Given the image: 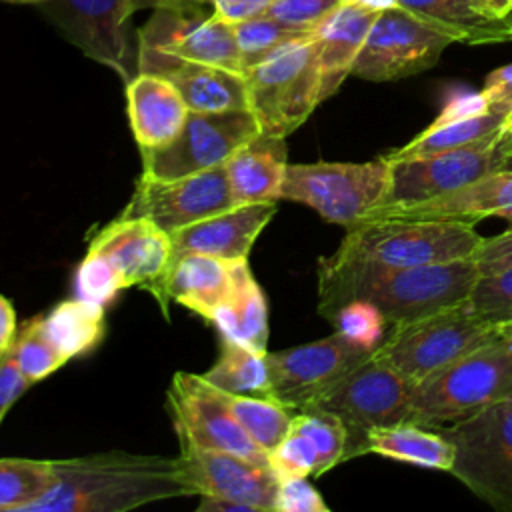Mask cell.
Listing matches in <instances>:
<instances>
[{"mask_svg": "<svg viewBox=\"0 0 512 512\" xmlns=\"http://www.w3.org/2000/svg\"><path fill=\"white\" fill-rule=\"evenodd\" d=\"M292 428L300 430L318 452V476L344 462L346 428L342 420L320 408H302L294 414Z\"/></svg>", "mask_w": 512, "mask_h": 512, "instance_id": "8d00e7d4", "label": "cell"}, {"mask_svg": "<svg viewBox=\"0 0 512 512\" xmlns=\"http://www.w3.org/2000/svg\"><path fill=\"white\" fill-rule=\"evenodd\" d=\"M138 72L170 80L192 112L248 110L244 72L168 56H138Z\"/></svg>", "mask_w": 512, "mask_h": 512, "instance_id": "7402d4cb", "label": "cell"}, {"mask_svg": "<svg viewBox=\"0 0 512 512\" xmlns=\"http://www.w3.org/2000/svg\"><path fill=\"white\" fill-rule=\"evenodd\" d=\"M56 482L30 512H124L156 500L194 496L178 456L100 452L54 460Z\"/></svg>", "mask_w": 512, "mask_h": 512, "instance_id": "7a4b0ae2", "label": "cell"}, {"mask_svg": "<svg viewBox=\"0 0 512 512\" xmlns=\"http://www.w3.org/2000/svg\"><path fill=\"white\" fill-rule=\"evenodd\" d=\"M248 110L262 134L286 138L300 128L320 100L316 32L284 44L244 72Z\"/></svg>", "mask_w": 512, "mask_h": 512, "instance_id": "5b68a950", "label": "cell"}, {"mask_svg": "<svg viewBox=\"0 0 512 512\" xmlns=\"http://www.w3.org/2000/svg\"><path fill=\"white\" fill-rule=\"evenodd\" d=\"M378 12L342 4L316 28L318 66H320V100L324 102L338 92L350 76L352 64Z\"/></svg>", "mask_w": 512, "mask_h": 512, "instance_id": "484cf974", "label": "cell"}, {"mask_svg": "<svg viewBox=\"0 0 512 512\" xmlns=\"http://www.w3.org/2000/svg\"><path fill=\"white\" fill-rule=\"evenodd\" d=\"M482 94L486 96L490 108L510 114L512 112V64L492 70L486 76Z\"/></svg>", "mask_w": 512, "mask_h": 512, "instance_id": "7dc6e473", "label": "cell"}, {"mask_svg": "<svg viewBox=\"0 0 512 512\" xmlns=\"http://www.w3.org/2000/svg\"><path fill=\"white\" fill-rule=\"evenodd\" d=\"M482 240L466 222L390 218L346 228L336 252L392 266H428L472 258Z\"/></svg>", "mask_w": 512, "mask_h": 512, "instance_id": "8992f818", "label": "cell"}, {"mask_svg": "<svg viewBox=\"0 0 512 512\" xmlns=\"http://www.w3.org/2000/svg\"><path fill=\"white\" fill-rule=\"evenodd\" d=\"M10 350L18 368L32 384L50 376L68 362L54 340L48 336L42 316L32 318L22 326Z\"/></svg>", "mask_w": 512, "mask_h": 512, "instance_id": "d590c367", "label": "cell"}, {"mask_svg": "<svg viewBox=\"0 0 512 512\" xmlns=\"http://www.w3.org/2000/svg\"><path fill=\"white\" fill-rule=\"evenodd\" d=\"M36 10L88 58L112 68L126 82L138 74L132 56L128 20L136 12L130 0H0Z\"/></svg>", "mask_w": 512, "mask_h": 512, "instance_id": "8fae6325", "label": "cell"}, {"mask_svg": "<svg viewBox=\"0 0 512 512\" xmlns=\"http://www.w3.org/2000/svg\"><path fill=\"white\" fill-rule=\"evenodd\" d=\"M504 170H512V154L508 156V160H506V164H504Z\"/></svg>", "mask_w": 512, "mask_h": 512, "instance_id": "11a10c76", "label": "cell"}, {"mask_svg": "<svg viewBox=\"0 0 512 512\" xmlns=\"http://www.w3.org/2000/svg\"><path fill=\"white\" fill-rule=\"evenodd\" d=\"M16 334V312L12 308V302L0 296V354L12 348Z\"/></svg>", "mask_w": 512, "mask_h": 512, "instance_id": "681fc988", "label": "cell"}, {"mask_svg": "<svg viewBox=\"0 0 512 512\" xmlns=\"http://www.w3.org/2000/svg\"><path fill=\"white\" fill-rule=\"evenodd\" d=\"M342 4L344 0H276L268 16L296 28L316 30Z\"/></svg>", "mask_w": 512, "mask_h": 512, "instance_id": "b9f144b4", "label": "cell"}, {"mask_svg": "<svg viewBox=\"0 0 512 512\" xmlns=\"http://www.w3.org/2000/svg\"><path fill=\"white\" fill-rule=\"evenodd\" d=\"M486 216H502L512 220V170H498L486 174L456 190L422 202L376 206L360 222L396 218L476 224Z\"/></svg>", "mask_w": 512, "mask_h": 512, "instance_id": "d6986e66", "label": "cell"}, {"mask_svg": "<svg viewBox=\"0 0 512 512\" xmlns=\"http://www.w3.org/2000/svg\"><path fill=\"white\" fill-rule=\"evenodd\" d=\"M166 396L178 436L188 438L200 448L270 462L268 454L252 442L232 414L228 394L210 384L204 376L176 372Z\"/></svg>", "mask_w": 512, "mask_h": 512, "instance_id": "5bb4252c", "label": "cell"}, {"mask_svg": "<svg viewBox=\"0 0 512 512\" xmlns=\"http://www.w3.org/2000/svg\"><path fill=\"white\" fill-rule=\"evenodd\" d=\"M506 338H512V318H488L474 312L464 300L418 320L390 326L388 336L372 354L416 386L456 358Z\"/></svg>", "mask_w": 512, "mask_h": 512, "instance_id": "3957f363", "label": "cell"}, {"mask_svg": "<svg viewBox=\"0 0 512 512\" xmlns=\"http://www.w3.org/2000/svg\"><path fill=\"white\" fill-rule=\"evenodd\" d=\"M236 42L240 48V60H242V70L246 72L250 66L258 64L278 48H282L288 42L308 38L316 30H306V28H296L290 24H284L268 14L256 16L250 20H242L238 24H232Z\"/></svg>", "mask_w": 512, "mask_h": 512, "instance_id": "e575fe53", "label": "cell"}, {"mask_svg": "<svg viewBox=\"0 0 512 512\" xmlns=\"http://www.w3.org/2000/svg\"><path fill=\"white\" fill-rule=\"evenodd\" d=\"M328 322L338 334L370 350L378 348V344L384 340V328L388 326L382 312L362 300L344 304Z\"/></svg>", "mask_w": 512, "mask_h": 512, "instance_id": "f35d334b", "label": "cell"}, {"mask_svg": "<svg viewBox=\"0 0 512 512\" xmlns=\"http://www.w3.org/2000/svg\"><path fill=\"white\" fill-rule=\"evenodd\" d=\"M372 352L374 350L350 342L336 330L332 336L316 342L266 352L270 396L298 412Z\"/></svg>", "mask_w": 512, "mask_h": 512, "instance_id": "9a60e30c", "label": "cell"}, {"mask_svg": "<svg viewBox=\"0 0 512 512\" xmlns=\"http://www.w3.org/2000/svg\"><path fill=\"white\" fill-rule=\"evenodd\" d=\"M390 162H312L288 164L280 198L316 210L324 220L352 228L386 198Z\"/></svg>", "mask_w": 512, "mask_h": 512, "instance_id": "9c48e42d", "label": "cell"}, {"mask_svg": "<svg viewBox=\"0 0 512 512\" xmlns=\"http://www.w3.org/2000/svg\"><path fill=\"white\" fill-rule=\"evenodd\" d=\"M288 166L286 138L256 134L224 164L226 180L236 204L276 202Z\"/></svg>", "mask_w": 512, "mask_h": 512, "instance_id": "d4e9b609", "label": "cell"}, {"mask_svg": "<svg viewBox=\"0 0 512 512\" xmlns=\"http://www.w3.org/2000/svg\"><path fill=\"white\" fill-rule=\"evenodd\" d=\"M478 276L472 258L392 266L334 252L318 260V312L330 320L344 304L362 300L378 308L388 326L406 324L468 300Z\"/></svg>", "mask_w": 512, "mask_h": 512, "instance_id": "6da1fadb", "label": "cell"}, {"mask_svg": "<svg viewBox=\"0 0 512 512\" xmlns=\"http://www.w3.org/2000/svg\"><path fill=\"white\" fill-rule=\"evenodd\" d=\"M472 260L478 266L480 274H494L512 266V228L496 234L492 238H484Z\"/></svg>", "mask_w": 512, "mask_h": 512, "instance_id": "ee69618b", "label": "cell"}, {"mask_svg": "<svg viewBox=\"0 0 512 512\" xmlns=\"http://www.w3.org/2000/svg\"><path fill=\"white\" fill-rule=\"evenodd\" d=\"M320 492L302 476L280 478L274 512H328Z\"/></svg>", "mask_w": 512, "mask_h": 512, "instance_id": "7bdbcfd3", "label": "cell"}, {"mask_svg": "<svg viewBox=\"0 0 512 512\" xmlns=\"http://www.w3.org/2000/svg\"><path fill=\"white\" fill-rule=\"evenodd\" d=\"M134 10H170V12H204L208 0H130Z\"/></svg>", "mask_w": 512, "mask_h": 512, "instance_id": "c3c4849f", "label": "cell"}, {"mask_svg": "<svg viewBox=\"0 0 512 512\" xmlns=\"http://www.w3.org/2000/svg\"><path fill=\"white\" fill-rule=\"evenodd\" d=\"M88 248L110 260L124 288L146 290L172 260L170 234L148 218L118 216L90 238Z\"/></svg>", "mask_w": 512, "mask_h": 512, "instance_id": "ffe728a7", "label": "cell"}, {"mask_svg": "<svg viewBox=\"0 0 512 512\" xmlns=\"http://www.w3.org/2000/svg\"><path fill=\"white\" fill-rule=\"evenodd\" d=\"M212 12L228 24H238L256 16H264L276 4V0H208Z\"/></svg>", "mask_w": 512, "mask_h": 512, "instance_id": "bcb514c9", "label": "cell"}, {"mask_svg": "<svg viewBox=\"0 0 512 512\" xmlns=\"http://www.w3.org/2000/svg\"><path fill=\"white\" fill-rule=\"evenodd\" d=\"M228 404L244 432L268 456L290 432L296 414L294 408L270 396L228 394Z\"/></svg>", "mask_w": 512, "mask_h": 512, "instance_id": "d6a6232c", "label": "cell"}, {"mask_svg": "<svg viewBox=\"0 0 512 512\" xmlns=\"http://www.w3.org/2000/svg\"><path fill=\"white\" fill-rule=\"evenodd\" d=\"M466 304L488 318H512V266L494 274H480Z\"/></svg>", "mask_w": 512, "mask_h": 512, "instance_id": "ab89813d", "label": "cell"}, {"mask_svg": "<svg viewBox=\"0 0 512 512\" xmlns=\"http://www.w3.org/2000/svg\"><path fill=\"white\" fill-rule=\"evenodd\" d=\"M344 4H352L370 12H384V10L396 8L398 0H344Z\"/></svg>", "mask_w": 512, "mask_h": 512, "instance_id": "816d5d0a", "label": "cell"}, {"mask_svg": "<svg viewBox=\"0 0 512 512\" xmlns=\"http://www.w3.org/2000/svg\"><path fill=\"white\" fill-rule=\"evenodd\" d=\"M178 442L180 470L194 496L230 498L256 512H274L280 476L270 462L200 448L182 436Z\"/></svg>", "mask_w": 512, "mask_h": 512, "instance_id": "ac0fdd59", "label": "cell"}, {"mask_svg": "<svg viewBox=\"0 0 512 512\" xmlns=\"http://www.w3.org/2000/svg\"><path fill=\"white\" fill-rule=\"evenodd\" d=\"M512 398V338L476 348L412 388L410 422L438 428Z\"/></svg>", "mask_w": 512, "mask_h": 512, "instance_id": "277c9868", "label": "cell"}, {"mask_svg": "<svg viewBox=\"0 0 512 512\" xmlns=\"http://www.w3.org/2000/svg\"><path fill=\"white\" fill-rule=\"evenodd\" d=\"M266 352L222 340L220 358L202 376L226 394L270 396V370Z\"/></svg>", "mask_w": 512, "mask_h": 512, "instance_id": "1f68e13d", "label": "cell"}, {"mask_svg": "<svg viewBox=\"0 0 512 512\" xmlns=\"http://www.w3.org/2000/svg\"><path fill=\"white\" fill-rule=\"evenodd\" d=\"M454 444L450 474L500 512H512V398L438 426Z\"/></svg>", "mask_w": 512, "mask_h": 512, "instance_id": "52a82bcc", "label": "cell"}, {"mask_svg": "<svg viewBox=\"0 0 512 512\" xmlns=\"http://www.w3.org/2000/svg\"><path fill=\"white\" fill-rule=\"evenodd\" d=\"M32 382L22 374L18 368L12 350L0 354V424L10 410V406L18 400V396L30 386Z\"/></svg>", "mask_w": 512, "mask_h": 512, "instance_id": "f6af8a7d", "label": "cell"}, {"mask_svg": "<svg viewBox=\"0 0 512 512\" xmlns=\"http://www.w3.org/2000/svg\"><path fill=\"white\" fill-rule=\"evenodd\" d=\"M222 340L266 352L268 342V306L262 288L254 280L248 260L234 264L232 286L226 298L210 316Z\"/></svg>", "mask_w": 512, "mask_h": 512, "instance_id": "83f0119b", "label": "cell"}, {"mask_svg": "<svg viewBox=\"0 0 512 512\" xmlns=\"http://www.w3.org/2000/svg\"><path fill=\"white\" fill-rule=\"evenodd\" d=\"M398 6L454 42L482 46L512 40V14L496 16L476 0H398Z\"/></svg>", "mask_w": 512, "mask_h": 512, "instance_id": "4316f807", "label": "cell"}, {"mask_svg": "<svg viewBox=\"0 0 512 512\" xmlns=\"http://www.w3.org/2000/svg\"><path fill=\"white\" fill-rule=\"evenodd\" d=\"M232 206L238 204L232 198L224 166H218L172 180L140 176L134 194L120 216L148 218L172 234Z\"/></svg>", "mask_w": 512, "mask_h": 512, "instance_id": "2e32d148", "label": "cell"}, {"mask_svg": "<svg viewBox=\"0 0 512 512\" xmlns=\"http://www.w3.org/2000/svg\"><path fill=\"white\" fill-rule=\"evenodd\" d=\"M260 134L250 110L188 112L182 132L168 146L142 154V176L172 180L224 166L248 140Z\"/></svg>", "mask_w": 512, "mask_h": 512, "instance_id": "7c38bea8", "label": "cell"}, {"mask_svg": "<svg viewBox=\"0 0 512 512\" xmlns=\"http://www.w3.org/2000/svg\"><path fill=\"white\" fill-rule=\"evenodd\" d=\"M454 40L396 6L378 12L352 64V76L392 82L432 68Z\"/></svg>", "mask_w": 512, "mask_h": 512, "instance_id": "4fadbf2b", "label": "cell"}, {"mask_svg": "<svg viewBox=\"0 0 512 512\" xmlns=\"http://www.w3.org/2000/svg\"><path fill=\"white\" fill-rule=\"evenodd\" d=\"M126 104L140 154L164 148L176 140L190 112L170 80L148 72H138L126 82Z\"/></svg>", "mask_w": 512, "mask_h": 512, "instance_id": "cb8c5ba5", "label": "cell"}, {"mask_svg": "<svg viewBox=\"0 0 512 512\" xmlns=\"http://www.w3.org/2000/svg\"><path fill=\"white\" fill-rule=\"evenodd\" d=\"M512 154V134L502 128L490 138L420 158L388 160L390 182L384 204L422 202L456 190L476 178L504 170Z\"/></svg>", "mask_w": 512, "mask_h": 512, "instance_id": "30bf717a", "label": "cell"}, {"mask_svg": "<svg viewBox=\"0 0 512 512\" xmlns=\"http://www.w3.org/2000/svg\"><path fill=\"white\" fill-rule=\"evenodd\" d=\"M268 458L280 478L318 476V452L314 444L300 430L292 426H290V432L270 452Z\"/></svg>", "mask_w": 512, "mask_h": 512, "instance_id": "60d3db41", "label": "cell"}, {"mask_svg": "<svg viewBox=\"0 0 512 512\" xmlns=\"http://www.w3.org/2000/svg\"><path fill=\"white\" fill-rule=\"evenodd\" d=\"M504 128H506V130H508V132L512 134V112L508 114V118H506V124H504Z\"/></svg>", "mask_w": 512, "mask_h": 512, "instance_id": "db71d44e", "label": "cell"}, {"mask_svg": "<svg viewBox=\"0 0 512 512\" xmlns=\"http://www.w3.org/2000/svg\"><path fill=\"white\" fill-rule=\"evenodd\" d=\"M48 336L66 360L94 348L104 332V306L80 298L56 304L42 316Z\"/></svg>", "mask_w": 512, "mask_h": 512, "instance_id": "4dcf8cb0", "label": "cell"}, {"mask_svg": "<svg viewBox=\"0 0 512 512\" xmlns=\"http://www.w3.org/2000/svg\"><path fill=\"white\" fill-rule=\"evenodd\" d=\"M198 510L200 512H256L242 502H236L230 498H216V496H200Z\"/></svg>", "mask_w": 512, "mask_h": 512, "instance_id": "f907efd6", "label": "cell"}, {"mask_svg": "<svg viewBox=\"0 0 512 512\" xmlns=\"http://www.w3.org/2000/svg\"><path fill=\"white\" fill-rule=\"evenodd\" d=\"M508 112L490 108L488 112L468 116L462 120L446 122V124H430L426 126L416 138H412L402 148H396L382 158L386 160H404V158H420L430 156L436 152L460 148L484 138H490L492 134L500 132L506 124Z\"/></svg>", "mask_w": 512, "mask_h": 512, "instance_id": "f546056e", "label": "cell"}, {"mask_svg": "<svg viewBox=\"0 0 512 512\" xmlns=\"http://www.w3.org/2000/svg\"><path fill=\"white\" fill-rule=\"evenodd\" d=\"M136 36V58L168 56L244 72L232 24L214 12L154 10Z\"/></svg>", "mask_w": 512, "mask_h": 512, "instance_id": "e0dca14e", "label": "cell"}, {"mask_svg": "<svg viewBox=\"0 0 512 512\" xmlns=\"http://www.w3.org/2000/svg\"><path fill=\"white\" fill-rule=\"evenodd\" d=\"M276 214V202H248L170 234L172 256L206 254L228 262L248 260L254 240Z\"/></svg>", "mask_w": 512, "mask_h": 512, "instance_id": "44dd1931", "label": "cell"}, {"mask_svg": "<svg viewBox=\"0 0 512 512\" xmlns=\"http://www.w3.org/2000/svg\"><path fill=\"white\" fill-rule=\"evenodd\" d=\"M234 264L206 254L172 256L166 272L146 290L158 300L164 314L172 300L210 320L232 286Z\"/></svg>", "mask_w": 512, "mask_h": 512, "instance_id": "603a6c76", "label": "cell"}, {"mask_svg": "<svg viewBox=\"0 0 512 512\" xmlns=\"http://www.w3.org/2000/svg\"><path fill=\"white\" fill-rule=\"evenodd\" d=\"M366 452L444 472H450L456 456L454 444L438 428L410 420L370 430L366 436Z\"/></svg>", "mask_w": 512, "mask_h": 512, "instance_id": "f1b7e54d", "label": "cell"}, {"mask_svg": "<svg viewBox=\"0 0 512 512\" xmlns=\"http://www.w3.org/2000/svg\"><path fill=\"white\" fill-rule=\"evenodd\" d=\"M488 12L496 16H510L512 14V0H476Z\"/></svg>", "mask_w": 512, "mask_h": 512, "instance_id": "f5cc1de1", "label": "cell"}, {"mask_svg": "<svg viewBox=\"0 0 512 512\" xmlns=\"http://www.w3.org/2000/svg\"><path fill=\"white\" fill-rule=\"evenodd\" d=\"M120 290H124V286L110 260L88 248L86 256L76 268L74 296L92 304L106 306Z\"/></svg>", "mask_w": 512, "mask_h": 512, "instance_id": "74e56055", "label": "cell"}, {"mask_svg": "<svg viewBox=\"0 0 512 512\" xmlns=\"http://www.w3.org/2000/svg\"><path fill=\"white\" fill-rule=\"evenodd\" d=\"M412 384L370 354L306 408L338 416L346 428L344 460L366 454V436L380 426L410 420Z\"/></svg>", "mask_w": 512, "mask_h": 512, "instance_id": "ba28073f", "label": "cell"}, {"mask_svg": "<svg viewBox=\"0 0 512 512\" xmlns=\"http://www.w3.org/2000/svg\"><path fill=\"white\" fill-rule=\"evenodd\" d=\"M56 482L50 460L0 458V510H26L42 500Z\"/></svg>", "mask_w": 512, "mask_h": 512, "instance_id": "836d02e7", "label": "cell"}]
</instances>
